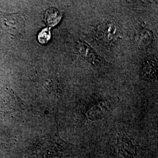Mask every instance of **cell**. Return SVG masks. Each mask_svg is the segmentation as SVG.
<instances>
[{"mask_svg": "<svg viewBox=\"0 0 158 158\" xmlns=\"http://www.w3.org/2000/svg\"><path fill=\"white\" fill-rule=\"evenodd\" d=\"M120 30L118 27L113 23H106L98 27L97 36L98 40L106 45L114 44L118 40Z\"/></svg>", "mask_w": 158, "mask_h": 158, "instance_id": "6da1fadb", "label": "cell"}, {"mask_svg": "<svg viewBox=\"0 0 158 158\" xmlns=\"http://www.w3.org/2000/svg\"><path fill=\"white\" fill-rule=\"evenodd\" d=\"M76 49L79 54L92 64L95 66L105 64V61L87 44L79 42L76 45Z\"/></svg>", "mask_w": 158, "mask_h": 158, "instance_id": "7a4b0ae2", "label": "cell"}, {"mask_svg": "<svg viewBox=\"0 0 158 158\" xmlns=\"http://www.w3.org/2000/svg\"><path fill=\"white\" fill-rule=\"evenodd\" d=\"M158 70L156 59L154 56H149L144 61L140 70V74L144 80H150L156 77Z\"/></svg>", "mask_w": 158, "mask_h": 158, "instance_id": "3957f363", "label": "cell"}, {"mask_svg": "<svg viewBox=\"0 0 158 158\" xmlns=\"http://www.w3.org/2000/svg\"><path fill=\"white\" fill-rule=\"evenodd\" d=\"M62 18V13L55 8H50L46 10L44 21L48 28H51L57 25Z\"/></svg>", "mask_w": 158, "mask_h": 158, "instance_id": "277c9868", "label": "cell"}, {"mask_svg": "<svg viewBox=\"0 0 158 158\" xmlns=\"http://www.w3.org/2000/svg\"><path fill=\"white\" fill-rule=\"evenodd\" d=\"M152 32L148 29L141 31L138 37V45L139 48H144L150 45L152 42Z\"/></svg>", "mask_w": 158, "mask_h": 158, "instance_id": "5b68a950", "label": "cell"}, {"mask_svg": "<svg viewBox=\"0 0 158 158\" xmlns=\"http://www.w3.org/2000/svg\"><path fill=\"white\" fill-rule=\"evenodd\" d=\"M51 38V28L46 27L43 28L38 35V40L40 44H48Z\"/></svg>", "mask_w": 158, "mask_h": 158, "instance_id": "8992f818", "label": "cell"}]
</instances>
